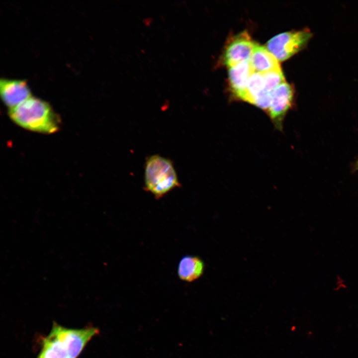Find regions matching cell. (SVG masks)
Instances as JSON below:
<instances>
[{"instance_id": "obj_1", "label": "cell", "mask_w": 358, "mask_h": 358, "mask_svg": "<svg viewBox=\"0 0 358 358\" xmlns=\"http://www.w3.org/2000/svg\"><path fill=\"white\" fill-rule=\"evenodd\" d=\"M8 115L15 123L29 131L52 134L60 129V117L50 104L34 96L9 109Z\"/></svg>"}, {"instance_id": "obj_2", "label": "cell", "mask_w": 358, "mask_h": 358, "mask_svg": "<svg viewBox=\"0 0 358 358\" xmlns=\"http://www.w3.org/2000/svg\"><path fill=\"white\" fill-rule=\"evenodd\" d=\"M144 181L147 190L158 198L179 185L172 162L158 155L151 156L147 160Z\"/></svg>"}, {"instance_id": "obj_3", "label": "cell", "mask_w": 358, "mask_h": 358, "mask_svg": "<svg viewBox=\"0 0 358 358\" xmlns=\"http://www.w3.org/2000/svg\"><path fill=\"white\" fill-rule=\"evenodd\" d=\"M312 35L307 28L285 32L269 39L266 48L278 61H284L305 48Z\"/></svg>"}, {"instance_id": "obj_4", "label": "cell", "mask_w": 358, "mask_h": 358, "mask_svg": "<svg viewBox=\"0 0 358 358\" xmlns=\"http://www.w3.org/2000/svg\"><path fill=\"white\" fill-rule=\"evenodd\" d=\"M51 332L61 342L67 358H77L87 343L99 334V331L93 327L69 329L54 323Z\"/></svg>"}, {"instance_id": "obj_5", "label": "cell", "mask_w": 358, "mask_h": 358, "mask_svg": "<svg viewBox=\"0 0 358 358\" xmlns=\"http://www.w3.org/2000/svg\"><path fill=\"white\" fill-rule=\"evenodd\" d=\"M256 43L248 32H241L231 37L226 45L223 61L228 68L249 60Z\"/></svg>"}, {"instance_id": "obj_6", "label": "cell", "mask_w": 358, "mask_h": 358, "mask_svg": "<svg viewBox=\"0 0 358 358\" xmlns=\"http://www.w3.org/2000/svg\"><path fill=\"white\" fill-rule=\"evenodd\" d=\"M293 96V87L286 82L272 90L271 103L267 113L278 129H282L284 117L292 104Z\"/></svg>"}, {"instance_id": "obj_7", "label": "cell", "mask_w": 358, "mask_h": 358, "mask_svg": "<svg viewBox=\"0 0 358 358\" xmlns=\"http://www.w3.org/2000/svg\"><path fill=\"white\" fill-rule=\"evenodd\" d=\"M0 94L3 103L9 109L32 96L26 81L5 78L0 81Z\"/></svg>"}, {"instance_id": "obj_8", "label": "cell", "mask_w": 358, "mask_h": 358, "mask_svg": "<svg viewBox=\"0 0 358 358\" xmlns=\"http://www.w3.org/2000/svg\"><path fill=\"white\" fill-rule=\"evenodd\" d=\"M254 73L249 60L229 67V84L235 96L241 99L245 92L248 80Z\"/></svg>"}, {"instance_id": "obj_9", "label": "cell", "mask_w": 358, "mask_h": 358, "mask_svg": "<svg viewBox=\"0 0 358 358\" xmlns=\"http://www.w3.org/2000/svg\"><path fill=\"white\" fill-rule=\"evenodd\" d=\"M249 61L256 73H264L280 69L276 58L266 48L257 43Z\"/></svg>"}, {"instance_id": "obj_10", "label": "cell", "mask_w": 358, "mask_h": 358, "mask_svg": "<svg viewBox=\"0 0 358 358\" xmlns=\"http://www.w3.org/2000/svg\"><path fill=\"white\" fill-rule=\"evenodd\" d=\"M204 269L202 260L197 256L186 255L179 262L177 274L182 281L192 282L202 276Z\"/></svg>"}, {"instance_id": "obj_11", "label": "cell", "mask_w": 358, "mask_h": 358, "mask_svg": "<svg viewBox=\"0 0 358 358\" xmlns=\"http://www.w3.org/2000/svg\"><path fill=\"white\" fill-rule=\"evenodd\" d=\"M42 349L38 358H67L61 342L52 333L43 339Z\"/></svg>"}, {"instance_id": "obj_12", "label": "cell", "mask_w": 358, "mask_h": 358, "mask_svg": "<svg viewBox=\"0 0 358 358\" xmlns=\"http://www.w3.org/2000/svg\"><path fill=\"white\" fill-rule=\"evenodd\" d=\"M263 89L262 74L254 72L248 80L245 92L241 99L253 104L255 98Z\"/></svg>"}, {"instance_id": "obj_13", "label": "cell", "mask_w": 358, "mask_h": 358, "mask_svg": "<svg viewBox=\"0 0 358 358\" xmlns=\"http://www.w3.org/2000/svg\"><path fill=\"white\" fill-rule=\"evenodd\" d=\"M263 77L264 90L272 92L278 85L285 82L281 69L262 73Z\"/></svg>"}, {"instance_id": "obj_14", "label": "cell", "mask_w": 358, "mask_h": 358, "mask_svg": "<svg viewBox=\"0 0 358 358\" xmlns=\"http://www.w3.org/2000/svg\"></svg>"}]
</instances>
